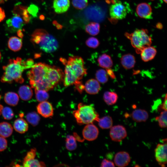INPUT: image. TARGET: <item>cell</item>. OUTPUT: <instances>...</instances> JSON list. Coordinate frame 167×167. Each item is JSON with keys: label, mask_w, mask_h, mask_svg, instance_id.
Instances as JSON below:
<instances>
[{"label": "cell", "mask_w": 167, "mask_h": 167, "mask_svg": "<svg viewBox=\"0 0 167 167\" xmlns=\"http://www.w3.org/2000/svg\"><path fill=\"white\" fill-rule=\"evenodd\" d=\"M31 68L27 76L32 88L47 92L56 86L53 66L39 62Z\"/></svg>", "instance_id": "cell-1"}, {"label": "cell", "mask_w": 167, "mask_h": 167, "mask_svg": "<svg viewBox=\"0 0 167 167\" xmlns=\"http://www.w3.org/2000/svg\"><path fill=\"white\" fill-rule=\"evenodd\" d=\"M34 64L33 60L30 58L26 61L19 57L10 59L8 63L2 67L4 72L1 78V81L8 83L14 82L23 83L24 81L22 77L23 72L25 70L31 68Z\"/></svg>", "instance_id": "cell-2"}, {"label": "cell", "mask_w": 167, "mask_h": 167, "mask_svg": "<svg viewBox=\"0 0 167 167\" xmlns=\"http://www.w3.org/2000/svg\"><path fill=\"white\" fill-rule=\"evenodd\" d=\"M60 61L65 66L63 83L69 86L80 81L87 74L84 61L80 57L77 56L69 57L67 60L61 58Z\"/></svg>", "instance_id": "cell-3"}, {"label": "cell", "mask_w": 167, "mask_h": 167, "mask_svg": "<svg viewBox=\"0 0 167 167\" xmlns=\"http://www.w3.org/2000/svg\"><path fill=\"white\" fill-rule=\"evenodd\" d=\"M31 42L41 51L47 53L54 52L58 48L56 39L45 30L37 29L31 35Z\"/></svg>", "instance_id": "cell-4"}, {"label": "cell", "mask_w": 167, "mask_h": 167, "mask_svg": "<svg viewBox=\"0 0 167 167\" xmlns=\"http://www.w3.org/2000/svg\"><path fill=\"white\" fill-rule=\"evenodd\" d=\"M73 114L77 123L79 125L93 123L98 122L99 115L92 105L80 103L77 109L74 110Z\"/></svg>", "instance_id": "cell-5"}, {"label": "cell", "mask_w": 167, "mask_h": 167, "mask_svg": "<svg viewBox=\"0 0 167 167\" xmlns=\"http://www.w3.org/2000/svg\"><path fill=\"white\" fill-rule=\"evenodd\" d=\"M125 35L130 40L137 54H140L143 48L150 46L152 43L151 38L146 29H136L130 33L126 32Z\"/></svg>", "instance_id": "cell-6"}, {"label": "cell", "mask_w": 167, "mask_h": 167, "mask_svg": "<svg viewBox=\"0 0 167 167\" xmlns=\"http://www.w3.org/2000/svg\"><path fill=\"white\" fill-rule=\"evenodd\" d=\"M125 4L120 1L114 0L109 8V13L112 18L117 19H124L127 13V9Z\"/></svg>", "instance_id": "cell-7"}, {"label": "cell", "mask_w": 167, "mask_h": 167, "mask_svg": "<svg viewBox=\"0 0 167 167\" xmlns=\"http://www.w3.org/2000/svg\"><path fill=\"white\" fill-rule=\"evenodd\" d=\"M167 142L158 143L155 150V156L156 161L162 167L167 164Z\"/></svg>", "instance_id": "cell-8"}, {"label": "cell", "mask_w": 167, "mask_h": 167, "mask_svg": "<svg viewBox=\"0 0 167 167\" xmlns=\"http://www.w3.org/2000/svg\"><path fill=\"white\" fill-rule=\"evenodd\" d=\"M6 24L9 31L15 32L21 29L25 23L21 15L14 14L13 16L6 20Z\"/></svg>", "instance_id": "cell-9"}, {"label": "cell", "mask_w": 167, "mask_h": 167, "mask_svg": "<svg viewBox=\"0 0 167 167\" xmlns=\"http://www.w3.org/2000/svg\"><path fill=\"white\" fill-rule=\"evenodd\" d=\"M109 135L111 139L115 142H120L127 135L125 128L121 125H117L110 128Z\"/></svg>", "instance_id": "cell-10"}, {"label": "cell", "mask_w": 167, "mask_h": 167, "mask_svg": "<svg viewBox=\"0 0 167 167\" xmlns=\"http://www.w3.org/2000/svg\"><path fill=\"white\" fill-rule=\"evenodd\" d=\"M99 133L98 129L93 123L86 124L82 131L84 138L89 141L95 140L97 138Z\"/></svg>", "instance_id": "cell-11"}, {"label": "cell", "mask_w": 167, "mask_h": 167, "mask_svg": "<svg viewBox=\"0 0 167 167\" xmlns=\"http://www.w3.org/2000/svg\"><path fill=\"white\" fill-rule=\"evenodd\" d=\"M36 109L38 113L44 118H50L53 116V107L48 101H45L40 102L37 106Z\"/></svg>", "instance_id": "cell-12"}, {"label": "cell", "mask_w": 167, "mask_h": 167, "mask_svg": "<svg viewBox=\"0 0 167 167\" xmlns=\"http://www.w3.org/2000/svg\"><path fill=\"white\" fill-rule=\"evenodd\" d=\"M152 9L150 5L145 2L139 4L136 8V12L140 18L150 19L152 18Z\"/></svg>", "instance_id": "cell-13"}, {"label": "cell", "mask_w": 167, "mask_h": 167, "mask_svg": "<svg viewBox=\"0 0 167 167\" xmlns=\"http://www.w3.org/2000/svg\"><path fill=\"white\" fill-rule=\"evenodd\" d=\"M131 161L129 154L125 151H120L115 155L114 161L115 165L118 167H125L129 164Z\"/></svg>", "instance_id": "cell-14"}, {"label": "cell", "mask_w": 167, "mask_h": 167, "mask_svg": "<svg viewBox=\"0 0 167 167\" xmlns=\"http://www.w3.org/2000/svg\"><path fill=\"white\" fill-rule=\"evenodd\" d=\"M70 6V0H54L53 7L55 12L57 14H62L66 12Z\"/></svg>", "instance_id": "cell-15"}, {"label": "cell", "mask_w": 167, "mask_h": 167, "mask_svg": "<svg viewBox=\"0 0 167 167\" xmlns=\"http://www.w3.org/2000/svg\"><path fill=\"white\" fill-rule=\"evenodd\" d=\"M101 88L99 82L94 79L88 80L84 85V89L86 92L90 94H96L98 93Z\"/></svg>", "instance_id": "cell-16"}, {"label": "cell", "mask_w": 167, "mask_h": 167, "mask_svg": "<svg viewBox=\"0 0 167 167\" xmlns=\"http://www.w3.org/2000/svg\"><path fill=\"white\" fill-rule=\"evenodd\" d=\"M157 53L156 48L150 46L143 48L140 54L142 60L147 62L153 59L155 57Z\"/></svg>", "instance_id": "cell-17"}, {"label": "cell", "mask_w": 167, "mask_h": 167, "mask_svg": "<svg viewBox=\"0 0 167 167\" xmlns=\"http://www.w3.org/2000/svg\"><path fill=\"white\" fill-rule=\"evenodd\" d=\"M121 63L122 66L126 69L133 68L136 62L135 56L130 54L123 55L120 59Z\"/></svg>", "instance_id": "cell-18"}, {"label": "cell", "mask_w": 167, "mask_h": 167, "mask_svg": "<svg viewBox=\"0 0 167 167\" xmlns=\"http://www.w3.org/2000/svg\"><path fill=\"white\" fill-rule=\"evenodd\" d=\"M148 112L145 110L138 109L134 110L131 114L133 120L136 122L146 121L148 118Z\"/></svg>", "instance_id": "cell-19"}, {"label": "cell", "mask_w": 167, "mask_h": 167, "mask_svg": "<svg viewBox=\"0 0 167 167\" xmlns=\"http://www.w3.org/2000/svg\"><path fill=\"white\" fill-rule=\"evenodd\" d=\"M13 127L17 132L23 134L27 132L28 128L27 122L23 118H19L16 119L14 122Z\"/></svg>", "instance_id": "cell-20"}, {"label": "cell", "mask_w": 167, "mask_h": 167, "mask_svg": "<svg viewBox=\"0 0 167 167\" xmlns=\"http://www.w3.org/2000/svg\"><path fill=\"white\" fill-rule=\"evenodd\" d=\"M19 96L23 101L30 100L33 96V92L31 87L28 85L21 86L18 91Z\"/></svg>", "instance_id": "cell-21"}, {"label": "cell", "mask_w": 167, "mask_h": 167, "mask_svg": "<svg viewBox=\"0 0 167 167\" xmlns=\"http://www.w3.org/2000/svg\"><path fill=\"white\" fill-rule=\"evenodd\" d=\"M99 66L106 69L111 68L113 65V62L110 56L104 54L99 57L97 60Z\"/></svg>", "instance_id": "cell-22"}, {"label": "cell", "mask_w": 167, "mask_h": 167, "mask_svg": "<svg viewBox=\"0 0 167 167\" xmlns=\"http://www.w3.org/2000/svg\"><path fill=\"white\" fill-rule=\"evenodd\" d=\"M8 47L11 50L14 52L19 51L22 46L21 39L15 36L11 37L8 42Z\"/></svg>", "instance_id": "cell-23"}, {"label": "cell", "mask_w": 167, "mask_h": 167, "mask_svg": "<svg viewBox=\"0 0 167 167\" xmlns=\"http://www.w3.org/2000/svg\"><path fill=\"white\" fill-rule=\"evenodd\" d=\"M13 131V127L10 123L6 122L0 123V136L8 137L12 135Z\"/></svg>", "instance_id": "cell-24"}, {"label": "cell", "mask_w": 167, "mask_h": 167, "mask_svg": "<svg viewBox=\"0 0 167 167\" xmlns=\"http://www.w3.org/2000/svg\"><path fill=\"white\" fill-rule=\"evenodd\" d=\"M4 100L7 104L11 106H15L18 103L19 96L15 92H8L5 94Z\"/></svg>", "instance_id": "cell-25"}, {"label": "cell", "mask_w": 167, "mask_h": 167, "mask_svg": "<svg viewBox=\"0 0 167 167\" xmlns=\"http://www.w3.org/2000/svg\"><path fill=\"white\" fill-rule=\"evenodd\" d=\"M100 28L99 24L95 22H91L85 26V30L86 32L89 35L94 36L99 33Z\"/></svg>", "instance_id": "cell-26"}, {"label": "cell", "mask_w": 167, "mask_h": 167, "mask_svg": "<svg viewBox=\"0 0 167 167\" xmlns=\"http://www.w3.org/2000/svg\"><path fill=\"white\" fill-rule=\"evenodd\" d=\"M103 99L105 103L108 105L115 104L118 99V95L115 92L106 91L104 94Z\"/></svg>", "instance_id": "cell-27"}, {"label": "cell", "mask_w": 167, "mask_h": 167, "mask_svg": "<svg viewBox=\"0 0 167 167\" xmlns=\"http://www.w3.org/2000/svg\"><path fill=\"white\" fill-rule=\"evenodd\" d=\"M98 122L99 126L102 129L110 128L113 124L112 119L109 116H105L99 118Z\"/></svg>", "instance_id": "cell-28"}, {"label": "cell", "mask_w": 167, "mask_h": 167, "mask_svg": "<svg viewBox=\"0 0 167 167\" xmlns=\"http://www.w3.org/2000/svg\"><path fill=\"white\" fill-rule=\"evenodd\" d=\"M28 122L33 126H37L40 120L39 115L35 112L28 113L26 116Z\"/></svg>", "instance_id": "cell-29"}, {"label": "cell", "mask_w": 167, "mask_h": 167, "mask_svg": "<svg viewBox=\"0 0 167 167\" xmlns=\"http://www.w3.org/2000/svg\"><path fill=\"white\" fill-rule=\"evenodd\" d=\"M95 76L96 80L101 83H105L108 80V75L106 71L103 69L98 70L96 72Z\"/></svg>", "instance_id": "cell-30"}, {"label": "cell", "mask_w": 167, "mask_h": 167, "mask_svg": "<svg viewBox=\"0 0 167 167\" xmlns=\"http://www.w3.org/2000/svg\"><path fill=\"white\" fill-rule=\"evenodd\" d=\"M77 147L75 137L72 135H67L66 139V147L69 151L74 150Z\"/></svg>", "instance_id": "cell-31"}, {"label": "cell", "mask_w": 167, "mask_h": 167, "mask_svg": "<svg viewBox=\"0 0 167 167\" xmlns=\"http://www.w3.org/2000/svg\"><path fill=\"white\" fill-rule=\"evenodd\" d=\"M35 92L36 99L39 102L46 101L49 98V94L45 90L35 89Z\"/></svg>", "instance_id": "cell-32"}, {"label": "cell", "mask_w": 167, "mask_h": 167, "mask_svg": "<svg viewBox=\"0 0 167 167\" xmlns=\"http://www.w3.org/2000/svg\"><path fill=\"white\" fill-rule=\"evenodd\" d=\"M23 166L25 167H44L46 166L44 162L40 161L35 159V158L29 161H23Z\"/></svg>", "instance_id": "cell-33"}, {"label": "cell", "mask_w": 167, "mask_h": 167, "mask_svg": "<svg viewBox=\"0 0 167 167\" xmlns=\"http://www.w3.org/2000/svg\"><path fill=\"white\" fill-rule=\"evenodd\" d=\"M156 119L158 122L159 126L162 128L167 127V111L163 110L160 115L156 117Z\"/></svg>", "instance_id": "cell-34"}, {"label": "cell", "mask_w": 167, "mask_h": 167, "mask_svg": "<svg viewBox=\"0 0 167 167\" xmlns=\"http://www.w3.org/2000/svg\"><path fill=\"white\" fill-rule=\"evenodd\" d=\"M72 4L75 8L83 10L87 6L88 1V0H72Z\"/></svg>", "instance_id": "cell-35"}, {"label": "cell", "mask_w": 167, "mask_h": 167, "mask_svg": "<svg viewBox=\"0 0 167 167\" xmlns=\"http://www.w3.org/2000/svg\"><path fill=\"white\" fill-rule=\"evenodd\" d=\"M1 114L4 119L10 120L14 116V113L12 109L8 107H3Z\"/></svg>", "instance_id": "cell-36"}, {"label": "cell", "mask_w": 167, "mask_h": 167, "mask_svg": "<svg viewBox=\"0 0 167 167\" xmlns=\"http://www.w3.org/2000/svg\"><path fill=\"white\" fill-rule=\"evenodd\" d=\"M85 44L89 48L93 49L97 48L99 45L100 42L96 38L91 37L88 38L86 41Z\"/></svg>", "instance_id": "cell-37"}, {"label": "cell", "mask_w": 167, "mask_h": 167, "mask_svg": "<svg viewBox=\"0 0 167 167\" xmlns=\"http://www.w3.org/2000/svg\"><path fill=\"white\" fill-rule=\"evenodd\" d=\"M36 150L35 148L31 149L27 153L23 161H25L35 159L36 155Z\"/></svg>", "instance_id": "cell-38"}, {"label": "cell", "mask_w": 167, "mask_h": 167, "mask_svg": "<svg viewBox=\"0 0 167 167\" xmlns=\"http://www.w3.org/2000/svg\"><path fill=\"white\" fill-rule=\"evenodd\" d=\"M7 146V142L4 137L0 136V152L5 150Z\"/></svg>", "instance_id": "cell-39"}, {"label": "cell", "mask_w": 167, "mask_h": 167, "mask_svg": "<svg viewBox=\"0 0 167 167\" xmlns=\"http://www.w3.org/2000/svg\"><path fill=\"white\" fill-rule=\"evenodd\" d=\"M114 166V164L113 162L106 159H104L102 160L101 166V167H102Z\"/></svg>", "instance_id": "cell-40"}, {"label": "cell", "mask_w": 167, "mask_h": 167, "mask_svg": "<svg viewBox=\"0 0 167 167\" xmlns=\"http://www.w3.org/2000/svg\"><path fill=\"white\" fill-rule=\"evenodd\" d=\"M27 10L29 14L36 16L38 11V8L36 6L32 5L27 8Z\"/></svg>", "instance_id": "cell-41"}, {"label": "cell", "mask_w": 167, "mask_h": 167, "mask_svg": "<svg viewBox=\"0 0 167 167\" xmlns=\"http://www.w3.org/2000/svg\"><path fill=\"white\" fill-rule=\"evenodd\" d=\"M76 89L80 93H82L84 89V85H83L82 82L80 81L75 84Z\"/></svg>", "instance_id": "cell-42"}, {"label": "cell", "mask_w": 167, "mask_h": 167, "mask_svg": "<svg viewBox=\"0 0 167 167\" xmlns=\"http://www.w3.org/2000/svg\"><path fill=\"white\" fill-rule=\"evenodd\" d=\"M106 72L108 75L112 79H114L115 78V75L113 70L110 68L106 69Z\"/></svg>", "instance_id": "cell-43"}, {"label": "cell", "mask_w": 167, "mask_h": 167, "mask_svg": "<svg viewBox=\"0 0 167 167\" xmlns=\"http://www.w3.org/2000/svg\"><path fill=\"white\" fill-rule=\"evenodd\" d=\"M167 94L165 96V99L161 106V109L163 110L167 111Z\"/></svg>", "instance_id": "cell-44"}, {"label": "cell", "mask_w": 167, "mask_h": 167, "mask_svg": "<svg viewBox=\"0 0 167 167\" xmlns=\"http://www.w3.org/2000/svg\"><path fill=\"white\" fill-rule=\"evenodd\" d=\"M5 17V15L4 10L0 7V22L2 21Z\"/></svg>", "instance_id": "cell-45"}, {"label": "cell", "mask_w": 167, "mask_h": 167, "mask_svg": "<svg viewBox=\"0 0 167 167\" xmlns=\"http://www.w3.org/2000/svg\"><path fill=\"white\" fill-rule=\"evenodd\" d=\"M17 34L19 37L22 38L23 36V34L22 32L21 29L17 31Z\"/></svg>", "instance_id": "cell-46"}, {"label": "cell", "mask_w": 167, "mask_h": 167, "mask_svg": "<svg viewBox=\"0 0 167 167\" xmlns=\"http://www.w3.org/2000/svg\"><path fill=\"white\" fill-rule=\"evenodd\" d=\"M1 98V96L0 95V100ZM3 108V107L2 105L0 104V115L1 114Z\"/></svg>", "instance_id": "cell-47"}, {"label": "cell", "mask_w": 167, "mask_h": 167, "mask_svg": "<svg viewBox=\"0 0 167 167\" xmlns=\"http://www.w3.org/2000/svg\"><path fill=\"white\" fill-rule=\"evenodd\" d=\"M7 0H0V4H2L5 2Z\"/></svg>", "instance_id": "cell-48"}, {"label": "cell", "mask_w": 167, "mask_h": 167, "mask_svg": "<svg viewBox=\"0 0 167 167\" xmlns=\"http://www.w3.org/2000/svg\"><path fill=\"white\" fill-rule=\"evenodd\" d=\"M164 2L166 3H167V0H163Z\"/></svg>", "instance_id": "cell-49"}, {"label": "cell", "mask_w": 167, "mask_h": 167, "mask_svg": "<svg viewBox=\"0 0 167 167\" xmlns=\"http://www.w3.org/2000/svg\"><path fill=\"white\" fill-rule=\"evenodd\" d=\"M1 52H0V60L1 59Z\"/></svg>", "instance_id": "cell-50"}]
</instances>
